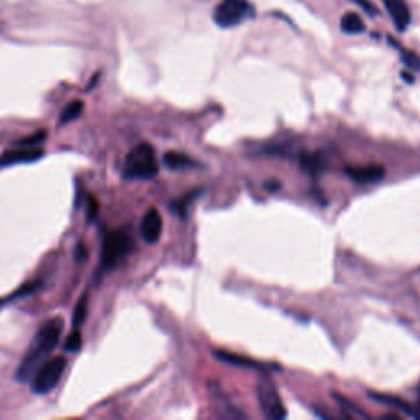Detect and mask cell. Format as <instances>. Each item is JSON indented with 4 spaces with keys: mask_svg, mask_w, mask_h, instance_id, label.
I'll return each instance as SVG.
<instances>
[{
    "mask_svg": "<svg viewBox=\"0 0 420 420\" xmlns=\"http://www.w3.org/2000/svg\"><path fill=\"white\" fill-rule=\"evenodd\" d=\"M301 166L307 171V173L319 174V173H322V169L325 166V158L320 156V154L302 153L301 154Z\"/></svg>",
    "mask_w": 420,
    "mask_h": 420,
    "instance_id": "16",
    "label": "cell"
},
{
    "mask_svg": "<svg viewBox=\"0 0 420 420\" xmlns=\"http://www.w3.org/2000/svg\"><path fill=\"white\" fill-rule=\"evenodd\" d=\"M40 287H41L40 281H33V283L24 284L21 287H19V289H15L14 292H10L9 296L2 297V299H0V307H5V306H9V304H14L15 301L24 299V297L33 294V292H36L38 289H40Z\"/></svg>",
    "mask_w": 420,
    "mask_h": 420,
    "instance_id": "12",
    "label": "cell"
},
{
    "mask_svg": "<svg viewBox=\"0 0 420 420\" xmlns=\"http://www.w3.org/2000/svg\"><path fill=\"white\" fill-rule=\"evenodd\" d=\"M383 419H399V416H384Z\"/></svg>",
    "mask_w": 420,
    "mask_h": 420,
    "instance_id": "28",
    "label": "cell"
},
{
    "mask_svg": "<svg viewBox=\"0 0 420 420\" xmlns=\"http://www.w3.org/2000/svg\"><path fill=\"white\" fill-rule=\"evenodd\" d=\"M82 348V335H81V330L79 329H74L71 331L68 340H66L64 344V350L69 351V353H77Z\"/></svg>",
    "mask_w": 420,
    "mask_h": 420,
    "instance_id": "21",
    "label": "cell"
},
{
    "mask_svg": "<svg viewBox=\"0 0 420 420\" xmlns=\"http://www.w3.org/2000/svg\"><path fill=\"white\" fill-rule=\"evenodd\" d=\"M256 392H258V401H259V406H261V411L268 419L283 420L287 416L286 407L279 397V391L269 378H264L263 376V378L259 379Z\"/></svg>",
    "mask_w": 420,
    "mask_h": 420,
    "instance_id": "6",
    "label": "cell"
},
{
    "mask_svg": "<svg viewBox=\"0 0 420 420\" xmlns=\"http://www.w3.org/2000/svg\"><path fill=\"white\" fill-rule=\"evenodd\" d=\"M63 329L64 322L59 317L48 320V322H45L38 329L35 339H33L30 348L26 350L24 360H21L20 366L15 373V379L19 383H26L36 373V369L45 361V358L56 348L59 336L63 334Z\"/></svg>",
    "mask_w": 420,
    "mask_h": 420,
    "instance_id": "1",
    "label": "cell"
},
{
    "mask_svg": "<svg viewBox=\"0 0 420 420\" xmlns=\"http://www.w3.org/2000/svg\"><path fill=\"white\" fill-rule=\"evenodd\" d=\"M99 214V202L96 196H87L86 199V219L87 222H92V220H96Z\"/></svg>",
    "mask_w": 420,
    "mask_h": 420,
    "instance_id": "22",
    "label": "cell"
},
{
    "mask_svg": "<svg viewBox=\"0 0 420 420\" xmlns=\"http://www.w3.org/2000/svg\"><path fill=\"white\" fill-rule=\"evenodd\" d=\"M134 246V240H131L130 231L126 229L112 230L105 235L102 243V255H101V268H99V274L107 273L112 268H115L129 253Z\"/></svg>",
    "mask_w": 420,
    "mask_h": 420,
    "instance_id": "3",
    "label": "cell"
},
{
    "mask_svg": "<svg viewBox=\"0 0 420 420\" xmlns=\"http://www.w3.org/2000/svg\"><path fill=\"white\" fill-rule=\"evenodd\" d=\"M215 358H219L220 361L234 364V366H240V368H261L263 364H259L258 361H253L250 358H243L240 355H235V353H229V351H215Z\"/></svg>",
    "mask_w": 420,
    "mask_h": 420,
    "instance_id": "13",
    "label": "cell"
},
{
    "mask_svg": "<svg viewBox=\"0 0 420 420\" xmlns=\"http://www.w3.org/2000/svg\"><path fill=\"white\" fill-rule=\"evenodd\" d=\"M82 110H84V102L82 101H73L69 105H66L64 110L59 115V125L69 124V121L79 119Z\"/></svg>",
    "mask_w": 420,
    "mask_h": 420,
    "instance_id": "17",
    "label": "cell"
},
{
    "mask_svg": "<svg viewBox=\"0 0 420 420\" xmlns=\"http://www.w3.org/2000/svg\"><path fill=\"white\" fill-rule=\"evenodd\" d=\"M386 10H388L392 21H394L396 29L399 31H404L409 24H411V10L406 0H383Z\"/></svg>",
    "mask_w": 420,
    "mask_h": 420,
    "instance_id": "10",
    "label": "cell"
},
{
    "mask_svg": "<svg viewBox=\"0 0 420 420\" xmlns=\"http://www.w3.org/2000/svg\"><path fill=\"white\" fill-rule=\"evenodd\" d=\"M402 77H404V79L407 81V82H412L414 79H412V76L411 74H407V73H402Z\"/></svg>",
    "mask_w": 420,
    "mask_h": 420,
    "instance_id": "27",
    "label": "cell"
},
{
    "mask_svg": "<svg viewBox=\"0 0 420 420\" xmlns=\"http://www.w3.org/2000/svg\"><path fill=\"white\" fill-rule=\"evenodd\" d=\"M334 399L339 402V404L341 406V409H345V411H351V412H355L356 416H361V417H368V414H364L361 409H358L355 404H351L350 401L348 399H345V397H341L339 392H334Z\"/></svg>",
    "mask_w": 420,
    "mask_h": 420,
    "instance_id": "23",
    "label": "cell"
},
{
    "mask_svg": "<svg viewBox=\"0 0 420 420\" xmlns=\"http://www.w3.org/2000/svg\"><path fill=\"white\" fill-rule=\"evenodd\" d=\"M45 138H46L45 130H41V131H38V134L31 135V136L21 138V140L16 141V145H20V146H35V145H40L41 141H45Z\"/></svg>",
    "mask_w": 420,
    "mask_h": 420,
    "instance_id": "24",
    "label": "cell"
},
{
    "mask_svg": "<svg viewBox=\"0 0 420 420\" xmlns=\"http://www.w3.org/2000/svg\"><path fill=\"white\" fill-rule=\"evenodd\" d=\"M201 192H202V191L189 192V194L184 196V199H181L179 202L173 204V212H178V214L181 215V217H186V212H187V209H189L191 202H192V201H196V197H197V196H201Z\"/></svg>",
    "mask_w": 420,
    "mask_h": 420,
    "instance_id": "20",
    "label": "cell"
},
{
    "mask_svg": "<svg viewBox=\"0 0 420 420\" xmlns=\"http://www.w3.org/2000/svg\"><path fill=\"white\" fill-rule=\"evenodd\" d=\"M86 314H87V296H82L81 301L77 302V306L74 309V315H73V325L74 329H79L86 320Z\"/></svg>",
    "mask_w": 420,
    "mask_h": 420,
    "instance_id": "19",
    "label": "cell"
},
{
    "mask_svg": "<svg viewBox=\"0 0 420 420\" xmlns=\"http://www.w3.org/2000/svg\"><path fill=\"white\" fill-rule=\"evenodd\" d=\"M74 258H76V261H84V259L87 258V248H86V245L84 243H79V245L76 246V251H74Z\"/></svg>",
    "mask_w": 420,
    "mask_h": 420,
    "instance_id": "25",
    "label": "cell"
},
{
    "mask_svg": "<svg viewBox=\"0 0 420 420\" xmlns=\"http://www.w3.org/2000/svg\"><path fill=\"white\" fill-rule=\"evenodd\" d=\"M156 153L150 143H140L126 154L124 163V176L126 179L148 181L158 176Z\"/></svg>",
    "mask_w": 420,
    "mask_h": 420,
    "instance_id": "2",
    "label": "cell"
},
{
    "mask_svg": "<svg viewBox=\"0 0 420 420\" xmlns=\"http://www.w3.org/2000/svg\"><path fill=\"white\" fill-rule=\"evenodd\" d=\"M164 164L168 166L169 169L173 171H179V169H186L194 166V159L187 156L184 153H178V151H169L164 154Z\"/></svg>",
    "mask_w": 420,
    "mask_h": 420,
    "instance_id": "14",
    "label": "cell"
},
{
    "mask_svg": "<svg viewBox=\"0 0 420 420\" xmlns=\"http://www.w3.org/2000/svg\"><path fill=\"white\" fill-rule=\"evenodd\" d=\"M340 26L341 30L348 33V35H356V33L364 31V21L361 20V16L355 12H348L341 16Z\"/></svg>",
    "mask_w": 420,
    "mask_h": 420,
    "instance_id": "15",
    "label": "cell"
},
{
    "mask_svg": "<svg viewBox=\"0 0 420 420\" xmlns=\"http://www.w3.org/2000/svg\"><path fill=\"white\" fill-rule=\"evenodd\" d=\"M45 156V151L40 150V148H20V150H12V151H7L4 153L2 156H0V166L5 168V166H14V164H21V163H33V161H38V159H41Z\"/></svg>",
    "mask_w": 420,
    "mask_h": 420,
    "instance_id": "9",
    "label": "cell"
},
{
    "mask_svg": "<svg viewBox=\"0 0 420 420\" xmlns=\"http://www.w3.org/2000/svg\"><path fill=\"white\" fill-rule=\"evenodd\" d=\"M251 5L246 0H222L214 10V21L220 29H231L251 16Z\"/></svg>",
    "mask_w": 420,
    "mask_h": 420,
    "instance_id": "4",
    "label": "cell"
},
{
    "mask_svg": "<svg viewBox=\"0 0 420 420\" xmlns=\"http://www.w3.org/2000/svg\"><path fill=\"white\" fill-rule=\"evenodd\" d=\"M163 231V219L156 209H150L141 220L140 234L146 243H156Z\"/></svg>",
    "mask_w": 420,
    "mask_h": 420,
    "instance_id": "8",
    "label": "cell"
},
{
    "mask_svg": "<svg viewBox=\"0 0 420 420\" xmlns=\"http://www.w3.org/2000/svg\"><path fill=\"white\" fill-rule=\"evenodd\" d=\"M369 397H371L373 401H378L381 404H386V406H391V407H396V409H401L402 412L407 414L409 417H414V419H420V412L417 411L416 407H412L409 402L399 399V397L396 396H389V394H379V392H369Z\"/></svg>",
    "mask_w": 420,
    "mask_h": 420,
    "instance_id": "11",
    "label": "cell"
},
{
    "mask_svg": "<svg viewBox=\"0 0 420 420\" xmlns=\"http://www.w3.org/2000/svg\"><path fill=\"white\" fill-rule=\"evenodd\" d=\"M345 173L351 181H355L356 184H374L384 178L386 171L383 166L379 164H369V166H350L345 169Z\"/></svg>",
    "mask_w": 420,
    "mask_h": 420,
    "instance_id": "7",
    "label": "cell"
},
{
    "mask_svg": "<svg viewBox=\"0 0 420 420\" xmlns=\"http://www.w3.org/2000/svg\"><path fill=\"white\" fill-rule=\"evenodd\" d=\"M392 45H394L401 51V59H402V63H404L407 66V68H411V69H420V58L417 56L416 53L409 51V49H404L401 45H397L396 41H392Z\"/></svg>",
    "mask_w": 420,
    "mask_h": 420,
    "instance_id": "18",
    "label": "cell"
},
{
    "mask_svg": "<svg viewBox=\"0 0 420 420\" xmlns=\"http://www.w3.org/2000/svg\"><path fill=\"white\" fill-rule=\"evenodd\" d=\"M66 369V358L56 356L53 360L46 361L43 366L35 373V378L31 381V391L35 394H48L49 391L56 388L61 376Z\"/></svg>",
    "mask_w": 420,
    "mask_h": 420,
    "instance_id": "5",
    "label": "cell"
},
{
    "mask_svg": "<svg viewBox=\"0 0 420 420\" xmlns=\"http://www.w3.org/2000/svg\"><path fill=\"white\" fill-rule=\"evenodd\" d=\"M353 2L360 5V7H361L363 10H366V12H368L369 15H374V14H376V9L373 7V4L369 2V0H353Z\"/></svg>",
    "mask_w": 420,
    "mask_h": 420,
    "instance_id": "26",
    "label": "cell"
}]
</instances>
